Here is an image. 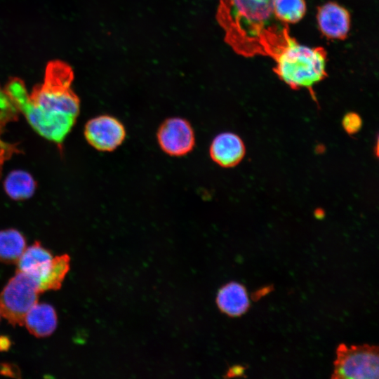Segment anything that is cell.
<instances>
[{"label":"cell","instance_id":"6da1fadb","mask_svg":"<svg viewBox=\"0 0 379 379\" xmlns=\"http://www.w3.org/2000/svg\"><path fill=\"white\" fill-rule=\"evenodd\" d=\"M72 80L71 68L56 60L48 65L44 83L31 94L18 79L8 84L6 93L35 131L60 143L79 113V100L71 88Z\"/></svg>","mask_w":379,"mask_h":379},{"label":"cell","instance_id":"7c38bea8","mask_svg":"<svg viewBox=\"0 0 379 379\" xmlns=\"http://www.w3.org/2000/svg\"><path fill=\"white\" fill-rule=\"evenodd\" d=\"M24 324L27 329L36 338H46L55 331L58 316L55 308L48 303L34 304L27 313Z\"/></svg>","mask_w":379,"mask_h":379},{"label":"cell","instance_id":"3957f363","mask_svg":"<svg viewBox=\"0 0 379 379\" xmlns=\"http://www.w3.org/2000/svg\"><path fill=\"white\" fill-rule=\"evenodd\" d=\"M378 347L368 344H340L336 350L332 378L378 379Z\"/></svg>","mask_w":379,"mask_h":379},{"label":"cell","instance_id":"ffe728a7","mask_svg":"<svg viewBox=\"0 0 379 379\" xmlns=\"http://www.w3.org/2000/svg\"><path fill=\"white\" fill-rule=\"evenodd\" d=\"M244 367L241 366H234L231 367L227 372V377L241 376L244 373Z\"/></svg>","mask_w":379,"mask_h":379},{"label":"cell","instance_id":"2e32d148","mask_svg":"<svg viewBox=\"0 0 379 379\" xmlns=\"http://www.w3.org/2000/svg\"><path fill=\"white\" fill-rule=\"evenodd\" d=\"M305 12V0H274L273 13L284 22L295 23L303 18Z\"/></svg>","mask_w":379,"mask_h":379},{"label":"cell","instance_id":"e0dca14e","mask_svg":"<svg viewBox=\"0 0 379 379\" xmlns=\"http://www.w3.org/2000/svg\"><path fill=\"white\" fill-rule=\"evenodd\" d=\"M342 124L345 131L348 134L352 135L360 130L362 126V120L358 114L349 112L344 116Z\"/></svg>","mask_w":379,"mask_h":379},{"label":"cell","instance_id":"7402d4cb","mask_svg":"<svg viewBox=\"0 0 379 379\" xmlns=\"http://www.w3.org/2000/svg\"><path fill=\"white\" fill-rule=\"evenodd\" d=\"M11 120L7 118L4 114L0 112V129H2V128L8 123Z\"/></svg>","mask_w":379,"mask_h":379},{"label":"cell","instance_id":"4fadbf2b","mask_svg":"<svg viewBox=\"0 0 379 379\" xmlns=\"http://www.w3.org/2000/svg\"><path fill=\"white\" fill-rule=\"evenodd\" d=\"M4 188L7 195L13 200H25L34 194L36 182L28 172L14 170L6 177Z\"/></svg>","mask_w":379,"mask_h":379},{"label":"cell","instance_id":"277c9868","mask_svg":"<svg viewBox=\"0 0 379 379\" xmlns=\"http://www.w3.org/2000/svg\"><path fill=\"white\" fill-rule=\"evenodd\" d=\"M39 291L28 275L16 271L0 292V314L13 326H22L30 308L38 302Z\"/></svg>","mask_w":379,"mask_h":379},{"label":"cell","instance_id":"ac0fdd59","mask_svg":"<svg viewBox=\"0 0 379 379\" xmlns=\"http://www.w3.org/2000/svg\"><path fill=\"white\" fill-rule=\"evenodd\" d=\"M1 129H0V178L5 162L10 159L15 151L14 145L4 141L1 138Z\"/></svg>","mask_w":379,"mask_h":379},{"label":"cell","instance_id":"9c48e42d","mask_svg":"<svg viewBox=\"0 0 379 379\" xmlns=\"http://www.w3.org/2000/svg\"><path fill=\"white\" fill-rule=\"evenodd\" d=\"M317 22L322 34L330 39H345L350 27L349 12L334 2H328L318 9Z\"/></svg>","mask_w":379,"mask_h":379},{"label":"cell","instance_id":"603a6c76","mask_svg":"<svg viewBox=\"0 0 379 379\" xmlns=\"http://www.w3.org/2000/svg\"><path fill=\"white\" fill-rule=\"evenodd\" d=\"M0 319H1V314H0Z\"/></svg>","mask_w":379,"mask_h":379},{"label":"cell","instance_id":"44dd1931","mask_svg":"<svg viewBox=\"0 0 379 379\" xmlns=\"http://www.w3.org/2000/svg\"><path fill=\"white\" fill-rule=\"evenodd\" d=\"M11 345V340L8 336L0 335V351H8Z\"/></svg>","mask_w":379,"mask_h":379},{"label":"cell","instance_id":"ba28073f","mask_svg":"<svg viewBox=\"0 0 379 379\" xmlns=\"http://www.w3.org/2000/svg\"><path fill=\"white\" fill-rule=\"evenodd\" d=\"M245 152V145L241 138L231 132L216 135L209 149L212 160L225 168L237 166L243 159Z\"/></svg>","mask_w":379,"mask_h":379},{"label":"cell","instance_id":"9a60e30c","mask_svg":"<svg viewBox=\"0 0 379 379\" xmlns=\"http://www.w3.org/2000/svg\"><path fill=\"white\" fill-rule=\"evenodd\" d=\"M69 268L70 257L68 254L53 257L49 270L38 284L39 293L60 289Z\"/></svg>","mask_w":379,"mask_h":379},{"label":"cell","instance_id":"30bf717a","mask_svg":"<svg viewBox=\"0 0 379 379\" xmlns=\"http://www.w3.org/2000/svg\"><path fill=\"white\" fill-rule=\"evenodd\" d=\"M53 256L51 252L38 241L26 247L17 262V271L31 277L38 284L45 277L49 270Z\"/></svg>","mask_w":379,"mask_h":379},{"label":"cell","instance_id":"5b68a950","mask_svg":"<svg viewBox=\"0 0 379 379\" xmlns=\"http://www.w3.org/2000/svg\"><path fill=\"white\" fill-rule=\"evenodd\" d=\"M157 138L161 149L173 157L187 154L195 145L194 132L191 124L180 117L165 120L157 131Z\"/></svg>","mask_w":379,"mask_h":379},{"label":"cell","instance_id":"7a4b0ae2","mask_svg":"<svg viewBox=\"0 0 379 379\" xmlns=\"http://www.w3.org/2000/svg\"><path fill=\"white\" fill-rule=\"evenodd\" d=\"M326 58L323 51L288 39L277 58V72L293 88H311L325 76Z\"/></svg>","mask_w":379,"mask_h":379},{"label":"cell","instance_id":"5bb4252c","mask_svg":"<svg viewBox=\"0 0 379 379\" xmlns=\"http://www.w3.org/2000/svg\"><path fill=\"white\" fill-rule=\"evenodd\" d=\"M26 244L25 237L20 231L13 228L0 230V262L17 263Z\"/></svg>","mask_w":379,"mask_h":379},{"label":"cell","instance_id":"8992f818","mask_svg":"<svg viewBox=\"0 0 379 379\" xmlns=\"http://www.w3.org/2000/svg\"><path fill=\"white\" fill-rule=\"evenodd\" d=\"M84 136L95 149L111 152L121 145L126 138L124 124L109 115H100L88 120L84 127Z\"/></svg>","mask_w":379,"mask_h":379},{"label":"cell","instance_id":"d6986e66","mask_svg":"<svg viewBox=\"0 0 379 379\" xmlns=\"http://www.w3.org/2000/svg\"><path fill=\"white\" fill-rule=\"evenodd\" d=\"M20 368L15 364L0 362V375L13 378H20Z\"/></svg>","mask_w":379,"mask_h":379},{"label":"cell","instance_id":"52a82bcc","mask_svg":"<svg viewBox=\"0 0 379 379\" xmlns=\"http://www.w3.org/2000/svg\"><path fill=\"white\" fill-rule=\"evenodd\" d=\"M274 0H231V15L239 26L252 36L266 25Z\"/></svg>","mask_w":379,"mask_h":379},{"label":"cell","instance_id":"8fae6325","mask_svg":"<svg viewBox=\"0 0 379 379\" xmlns=\"http://www.w3.org/2000/svg\"><path fill=\"white\" fill-rule=\"evenodd\" d=\"M216 303L220 310L230 317H239L248 311L250 302L244 285L231 281L218 291Z\"/></svg>","mask_w":379,"mask_h":379}]
</instances>
